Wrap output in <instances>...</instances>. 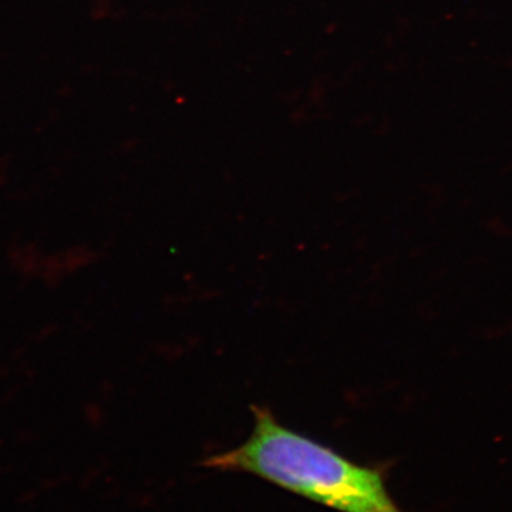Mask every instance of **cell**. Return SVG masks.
<instances>
[{
	"label": "cell",
	"mask_w": 512,
	"mask_h": 512,
	"mask_svg": "<svg viewBox=\"0 0 512 512\" xmlns=\"http://www.w3.org/2000/svg\"><path fill=\"white\" fill-rule=\"evenodd\" d=\"M254 429L241 446L215 454L205 466L244 471L342 512H402L375 468L352 461L282 426L271 410L252 406Z\"/></svg>",
	"instance_id": "obj_1"
}]
</instances>
